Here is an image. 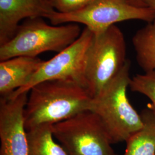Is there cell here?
I'll use <instances>...</instances> for the list:
<instances>
[{
  "mask_svg": "<svg viewBox=\"0 0 155 155\" xmlns=\"http://www.w3.org/2000/svg\"><path fill=\"white\" fill-rule=\"evenodd\" d=\"M24 110L27 130L63 121L90 108L92 97L83 84L71 79L41 82L29 91Z\"/></svg>",
  "mask_w": 155,
  "mask_h": 155,
  "instance_id": "obj_1",
  "label": "cell"
},
{
  "mask_svg": "<svg viewBox=\"0 0 155 155\" xmlns=\"http://www.w3.org/2000/svg\"><path fill=\"white\" fill-rule=\"evenodd\" d=\"M130 61L97 96L92 98L89 110L98 117L111 144L126 141L143 127V121L127 98Z\"/></svg>",
  "mask_w": 155,
  "mask_h": 155,
  "instance_id": "obj_2",
  "label": "cell"
},
{
  "mask_svg": "<svg viewBox=\"0 0 155 155\" xmlns=\"http://www.w3.org/2000/svg\"><path fill=\"white\" fill-rule=\"evenodd\" d=\"M81 33L77 24L55 27L40 17L28 18L18 26L10 40L0 45V61L21 56L38 57L48 51L59 53L73 43Z\"/></svg>",
  "mask_w": 155,
  "mask_h": 155,
  "instance_id": "obj_3",
  "label": "cell"
},
{
  "mask_svg": "<svg viewBox=\"0 0 155 155\" xmlns=\"http://www.w3.org/2000/svg\"><path fill=\"white\" fill-rule=\"evenodd\" d=\"M124 34L114 25L94 34L86 52L83 70L85 86L93 98L111 82L124 66L127 59Z\"/></svg>",
  "mask_w": 155,
  "mask_h": 155,
  "instance_id": "obj_4",
  "label": "cell"
},
{
  "mask_svg": "<svg viewBox=\"0 0 155 155\" xmlns=\"http://www.w3.org/2000/svg\"><path fill=\"white\" fill-rule=\"evenodd\" d=\"M68 155H118L98 117L89 110L52 125Z\"/></svg>",
  "mask_w": 155,
  "mask_h": 155,
  "instance_id": "obj_5",
  "label": "cell"
},
{
  "mask_svg": "<svg viewBox=\"0 0 155 155\" xmlns=\"http://www.w3.org/2000/svg\"><path fill=\"white\" fill-rule=\"evenodd\" d=\"M155 11L150 8H137L124 0H94L79 11L61 13L56 11L48 18L53 25L77 22L84 25L94 34L104 32L117 22L130 20L152 21Z\"/></svg>",
  "mask_w": 155,
  "mask_h": 155,
  "instance_id": "obj_6",
  "label": "cell"
},
{
  "mask_svg": "<svg viewBox=\"0 0 155 155\" xmlns=\"http://www.w3.org/2000/svg\"><path fill=\"white\" fill-rule=\"evenodd\" d=\"M93 35V33L88 28H84L73 43L52 59L45 61L27 84L10 95L16 96L29 92L33 86L38 83L56 79L74 80L86 87L83 70L86 52Z\"/></svg>",
  "mask_w": 155,
  "mask_h": 155,
  "instance_id": "obj_7",
  "label": "cell"
},
{
  "mask_svg": "<svg viewBox=\"0 0 155 155\" xmlns=\"http://www.w3.org/2000/svg\"><path fill=\"white\" fill-rule=\"evenodd\" d=\"M28 93L1 97L0 155H28L24 110Z\"/></svg>",
  "mask_w": 155,
  "mask_h": 155,
  "instance_id": "obj_8",
  "label": "cell"
},
{
  "mask_svg": "<svg viewBox=\"0 0 155 155\" xmlns=\"http://www.w3.org/2000/svg\"><path fill=\"white\" fill-rule=\"evenodd\" d=\"M56 11L50 0H0V45L14 36L25 18H49Z\"/></svg>",
  "mask_w": 155,
  "mask_h": 155,
  "instance_id": "obj_9",
  "label": "cell"
},
{
  "mask_svg": "<svg viewBox=\"0 0 155 155\" xmlns=\"http://www.w3.org/2000/svg\"><path fill=\"white\" fill-rule=\"evenodd\" d=\"M45 61L38 57L17 56L0 61V94L7 97L28 82Z\"/></svg>",
  "mask_w": 155,
  "mask_h": 155,
  "instance_id": "obj_10",
  "label": "cell"
},
{
  "mask_svg": "<svg viewBox=\"0 0 155 155\" xmlns=\"http://www.w3.org/2000/svg\"><path fill=\"white\" fill-rule=\"evenodd\" d=\"M143 127L125 141L124 155H155V113L150 106L141 111Z\"/></svg>",
  "mask_w": 155,
  "mask_h": 155,
  "instance_id": "obj_11",
  "label": "cell"
},
{
  "mask_svg": "<svg viewBox=\"0 0 155 155\" xmlns=\"http://www.w3.org/2000/svg\"><path fill=\"white\" fill-rule=\"evenodd\" d=\"M132 43L139 66L145 73L155 71V17L135 33Z\"/></svg>",
  "mask_w": 155,
  "mask_h": 155,
  "instance_id": "obj_12",
  "label": "cell"
},
{
  "mask_svg": "<svg viewBox=\"0 0 155 155\" xmlns=\"http://www.w3.org/2000/svg\"><path fill=\"white\" fill-rule=\"evenodd\" d=\"M52 125L46 124L27 130L28 155H68L54 139Z\"/></svg>",
  "mask_w": 155,
  "mask_h": 155,
  "instance_id": "obj_13",
  "label": "cell"
},
{
  "mask_svg": "<svg viewBox=\"0 0 155 155\" xmlns=\"http://www.w3.org/2000/svg\"><path fill=\"white\" fill-rule=\"evenodd\" d=\"M129 87L147 97L152 102L150 106L155 113V71L137 74L130 78Z\"/></svg>",
  "mask_w": 155,
  "mask_h": 155,
  "instance_id": "obj_14",
  "label": "cell"
},
{
  "mask_svg": "<svg viewBox=\"0 0 155 155\" xmlns=\"http://www.w3.org/2000/svg\"><path fill=\"white\" fill-rule=\"evenodd\" d=\"M94 0H50L56 11L61 13H71L79 11L92 3Z\"/></svg>",
  "mask_w": 155,
  "mask_h": 155,
  "instance_id": "obj_15",
  "label": "cell"
},
{
  "mask_svg": "<svg viewBox=\"0 0 155 155\" xmlns=\"http://www.w3.org/2000/svg\"><path fill=\"white\" fill-rule=\"evenodd\" d=\"M127 4L130 5L137 7V8H148V2L150 0H124Z\"/></svg>",
  "mask_w": 155,
  "mask_h": 155,
  "instance_id": "obj_16",
  "label": "cell"
},
{
  "mask_svg": "<svg viewBox=\"0 0 155 155\" xmlns=\"http://www.w3.org/2000/svg\"><path fill=\"white\" fill-rule=\"evenodd\" d=\"M148 8L155 11V0H150L148 2Z\"/></svg>",
  "mask_w": 155,
  "mask_h": 155,
  "instance_id": "obj_17",
  "label": "cell"
}]
</instances>
